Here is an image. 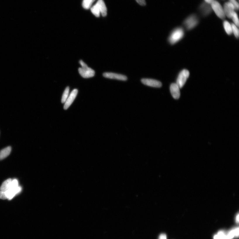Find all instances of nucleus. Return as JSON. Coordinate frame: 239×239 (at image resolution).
Returning a JSON list of instances; mask_svg holds the SVG:
<instances>
[{
    "instance_id": "obj_1",
    "label": "nucleus",
    "mask_w": 239,
    "mask_h": 239,
    "mask_svg": "<svg viewBox=\"0 0 239 239\" xmlns=\"http://www.w3.org/2000/svg\"><path fill=\"white\" fill-rule=\"evenodd\" d=\"M184 35V31L182 28L179 27L174 29L169 37V42L172 45L177 43L183 38Z\"/></svg>"
},
{
    "instance_id": "obj_2",
    "label": "nucleus",
    "mask_w": 239,
    "mask_h": 239,
    "mask_svg": "<svg viewBox=\"0 0 239 239\" xmlns=\"http://www.w3.org/2000/svg\"><path fill=\"white\" fill-rule=\"evenodd\" d=\"M198 23L197 17L193 14L189 16L184 21V25L187 30L192 29L195 27Z\"/></svg>"
},
{
    "instance_id": "obj_3",
    "label": "nucleus",
    "mask_w": 239,
    "mask_h": 239,
    "mask_svg": "<svg viewBox=\"0 0 239 239\" xmlns=\"http://www.w3.org/2000/svg\"><path fill=\"white\" fill-rule=\"evenodd\" d=\"M189 75V71L185 69L179 73L177 78L176 83L180 88L183 87L185 84Z\"/></svg>"
},
{
    "instance_id": "obj_4",
    "label": "nucleus",
    "mask_w": 239,
    "mask_h": 239,
    "mask_svg": "<svg viewBox=\"0 0 239 239\" xmlns=\"http://www.w3.org/2000/svg\"><path fill=\"white\" fill-rule=\"evenodd\" d=\"M211 4L212 8L219 18L221 19L225 18L226 16L223 8L218 1L214 0Z\"/></svg>"
},
{
    "instance_id": "obj_5",
    "label": "nucleus",
    "mask_w": 239,
    "mask_h": 239,
    "mask_svg": "<svg viewBox=\"0 0 239 239\" xmlns=\"http://www.w3.org/2000/svg\"><path fill=\"white\" fill-rule=\"evenodd\" d=\"M78 72L81 76L84 78H92L95 75V71L88 66L78 68Z\"/></svg>"
},
{
    "instance_id": "obj_6",
    "label": "nucleus",
    "mask_w": 239,
    "mask_h": 239,
    "mask_svg": "<svg viewBox=\"0 0 239 239\" xmlns=\"http://www.w3.org/2000/svg\"><path fill=\"white\" fill-rule=\"evenodd\" d=\"M141 82L143 84L149 87L159 88L162 86V83L159 81L151 79H142Z\"/></svg>"
},
{
    "instance_id": "obj_7",
    "label": "nucleus",
    "mask_w": 239,
    "mask_h": 239,
    "mask_svg": "<svg viewBox=\"0 0 239 239\" xmlns=\"http://www.w3.org/2000/svg\"><path fill=\"white\" fill-rule=\"evenodd\" d=\"M223 9L225 16L228 18H231L235 9L233 4L230 2H226L224 4Z\"/></svg>"
},
{
    "instance_id": "obj_8",
    "label": "nucleus",
    "mask_w": 239,
    "mask_h": 239,
    "mask_svg": "<svg viewBox=\"0 0 239 239\" xmlns=\"http://www.w3.org/2000/svg\"><path fill=\"white\" fill-rule=\"evenodd\" d=\"M78 90L76 89L73 90L72 92H71L69 96L66 100L65 103V105L64 106V109L65 110H67L70 107V106L72 104L74 100H75L76 96L78 93Z\"/></svg>"
},
{
    "instance_id": "obj_9",
    "label": "nucleus",
    "mask_w": 239,
    "mask_h": 239,
    "mask_svg": "<svg viewBox=\"0 0 239 239\" xmlns=\"http://www.w3.org/2000/svg\"><path fill=\"white\" fill-rule=\"evenodd\" d=\"M105 78L118 80L125 81L127 79V76L119 74L112 73H105L103 74Z\"/></svg>"
},
{
    "instance_id": "obj_10",
    "label": "nucleus",
    "mask_w": 239,
    "mask_h": 239,
    "mask_svg": "<svg viewBox=\"0 0 239 239\" xmlns=\"http://www.w3.org/2000/svg\"><path fill=\"white\" fill-rule=\"evenodd\" d=\"M180 88L176 83L171 84L170 86V91L171 94L175 99H178L180 97Z\"/></svg>"
},
{
    "instance_id": "obj_11",
    "label": "nucleus",
    "mask_w": 239,
    "mask_h": 239,
    "mask_svg": "<svg viewBox=\"0 0 239 239\" xmlns=\"http://www.w3.org/2000/svg\"><path fill=\"white\" fill-rule=\"evenodd\" d=\"M21 190V187L19 186L15 189H8L6 191L7 199L9 200H11L17 194L20 192Z\"/></svg>"
},
{
    "instance_id": "obj_12",
    "label": "nucleus",
    "mask_w": 239,
    "mask_h": 239,
    "mask_svg": "<svg viewBox=\"0 0 239 239\" xmlns=\"http://www.w3.org/2000/svg\"><path fill=\"white\" fill-rule=\"evenodd\" d=\"M209 4H210L205 2L202 4L200 7V10L203 15L207 16L210 13L212 10V7L211 6H210Z\"/></svg>"
},
{
    "instance_id": "obj_13",
    "label": "nucleus",
    "mask_w": 239,
    "mask_h": 239,
    "mask_svg": "<svg viewBox=\"0 0 239 239\" xmlns=\"http://www.w3.org/2000/svg\"><path fill=\"white\" fill-rule=\"evenodd\" d=\"M99 8L100 13L103 17H105L107 16V9L106 7L105 4L103 0H98L97 3H96Z\"/></svg>"
},
{
    "instance_id": "obj_14",
    "label": "nucleus",
    "mask_w": 239,
    "mask_h": 239,
    "mask_svg": "<svg viewBox=\"0 0 239 239\" xmlns=\"http://www.w3.org/2000/svg\"><path fill=\"white\" fill-rule=\"evenodd\" d=\"M11 151V147H7L0 151V160L6 158L10 154Z\"/></svg>"
},
{
    "instance_id": "obj_15",
    "label": "nucleus",
    "mask_w": 239,
    "mask_h": 239,
    "mask_svg": "<svg viewBox=\"0 0 239 239\" xmlns=\"http://www.w3.org/2000/svg\"><path fill=\"white\" fill-rule=\"evenodd\" d=\"M239 228L233 229L226 234V239H232L235 236L238 237L239 236Z\"/></svg>"
},
{
    "instance_id": "obj_16",
    "label": "nucleus",
    "mask_w": 239,
    "mask_h": 239,
    "mask_svg": "<svg viewBox=\"0 0 239 239\" xmlns=\"http://www.w3.org/2000/svg\"><path fill=\"white\" fill-rule=\"evenodd\" d=\"M11 181L12 180L10 178L7 179L4 181L0 188V191L6 192L8 190L9 188Z\"/></svg>"
},
{
    "instance_id": "obj_17",
    "label": "nucleus",
    "mask_w": 239,
    "mask_h": 239,
    "mask_svg": "<svg viewBox=\"0 0 239 239\" xmlns=\"http://www.w3.org/2000/svg\"><path fill=\"white\" fill-rule=\"evenodd\" d=\"M223 25L226 33L228 35H231L233 33L231 24L227 21L225 20L223 22Z\"/></svg>"
},
{
    "instance_id": "obj_18",
    "label": "nucleus",
    "mask_w": 239,
    "mask_h": 239,
    "mask_svg": "<svg viewBox=\"0 0 239 239\" xmlns=\"http://www.w3.org/2000/svg\"><path fill=\"white\" fill-rule=\"evenodd\" d=\"M95 0H83L82 2V6L84 8L88 9L91 8L92 4Z\"/></svg>"
},
{
    "instance_id": "obj_19",
    "label": "nucleus",
    "mask_w": 239,
    "mask_h": 239,
    "mask_svg": "<svg viewBox=\"0 0 239 239\" xmlns=\"http://www.w3.org/2000/svg\"><path fill=\"white\" fill-rule=\"evenodd\" d=\"M91 11L94 15L97 17H99L100 16V10L97 4L91 7Z\"/></svg>"
},
{
    "instance_id": "obj_20",
    "label": "nucleus",
    "mask_w": 239,
    "mask_h": 239,
    "mask_svg": "<svg viewBox=\"0 0 239 239\" xmlns=\"http://www.w3.org/2000/svg\"><path fill=\"white\" fill-rule=\"evenodd\" d=\"M214 239H226V234L223 231H219L217 235L214 236Z\"/></svg>"
},
{
    "instance_id": "obj_21",
    "label": "nucleus",
    "mask_w": 239,
    "mask_h": 239,
    "mask_svg": "<svg viewBox=\"0 0 239 239\" xmlns=\"http://www.w3.org/2000/svg\"><path fill=\"white\" fill-rule=\"evenodd\" d=\"M70 88L69 87H66L64 92L61 99V102L65 103L68 97L69 94Z\"/></svg>"
},
{
    "instance_id": "obj_22",
    "label": "nucleus",
    "mask_w": 239,
    "mask_h": 239,
    "mask_svg": "<svg viewBox=\"0 0 239 239\" xmlns=\"http://www.w3.org/2000/svg\"><path fill=\"white\" fill-rule=\"evenodd\" d=\"M231 25L232 27L233 33L234 34L236 38H238L239 37V30L238 27L234 23L231 24Z\"/></svg>"
},
{
    "instance_id": "obj_23",
    "label": "nucleus",
    "mask_w": 239,
    "mask_h": 239,
    "mask_svg": "<svg viewBox=\"0 0 239 239\" xmlns=\"http://www.w3.org/2000/svg\"><path fill=\"white\" fill-rule=\"evenodd\" d=\"M231 18L232 19L234 24L238 27L239 25V20L237 14L235 11L234 12Z\"/></svg>"
},
{
    "instance_id": "obj_24",
    "label": "nucleus",
    "mask_w": 239,
    "mask_h": 239,
    "mask_svg": "<svg viewBox=\"0 0 239 239\" xmlns=\"http://www.w3.org/2000/svg\"><path fill=\"white\" fill-rule=\"evenodd\" d=\"M18 186V182L17 179H15L12 181L9 189H13Z\"/></svg>"
},
{
    "instance_id": "obj_25",
    "label": "nucleus",
    "mask_w": 239,
    "mask_h": 239,
    "mask_svg": "<svg viewBox=\"0 0 239 239\" xmlns=\"http://www.w3.org/2000/svg\"><path fill=\"white\" fill-rule=\"evenodd\" d=\"M230 2L233 4V5L235 7L236 9H238L239 8V4L237 1L236 0H229Z\"/></svg>"
},
{
    "instance_id": "obj_26",
    "label": "nucleus",
    "mask_w": 239,
    "mask_h": 239,
    "mask_svg": "<svg viewBox=\"0 0 239 239\" xmlns=\"http://www.w3.org/2000/svg\"><path fill=\"white\" fill-rule=\"evenodd\" d=\"M0 199L3 200L7 199L6 192L0 191Z\"/></svg>"
},
{
    "instance_id": "obj_27",
    "label": "nucleus",
    "mask_w": 239,
    "mask_h": 239,
    "mask_svg": "<svg viewBox=\"0 0 239 239\" xmlns=\"http://www.w3.org/2000/svg\"><path fill=\"white\" fill-rule=\"evenodd\" d=\"M140 5L145 6L146 5V2L145 0H135Z\"/></svg>"
},
{
    "instance_id": "obj_28",
    "label": "nucleus",
    "mask_w": 239,
    "mask_h": 239,
    "mask_svg": "<svg viewBox=\"0 0 239 239\" xmlns=\"http://www.w3.org/2000/svg\"><path fill=\"white\" fill-rule=\"evenodd\" d=\"M159 239H167L166 235L165 234H161L159 236Z\"/></svg>"
},
{
    "instance_id": "obj_29",
    "label": "nucleus",
    "mask_w": 239,
    "mask_h": 239,
    "mask_svg": "<svg viewBox=\"0 0 239 239\" xmlns=\"http://www.w3.org/2000/svg\"><path fill=\"white\" fill-rule=\"evenodd\" d=\"M214 0H204L206 3L209 4H211Z\"/></svg>"
},
{
    "instance_id": "obj_30",
    "label": "nucleus",
    "mask_w": 239,
    "mask_h": 239,
    "mask_svg": "<svg viewBox=\"0 0 239 239\" xmlns=\"http://www.w3.org/2000/svg\"><path fill=\"white\" fill-rule=\"evenodd\" d=\"M236 222H237L238 223H239V215H238H238H237V216H236Z\"/></svg>"
}]
</instances>
